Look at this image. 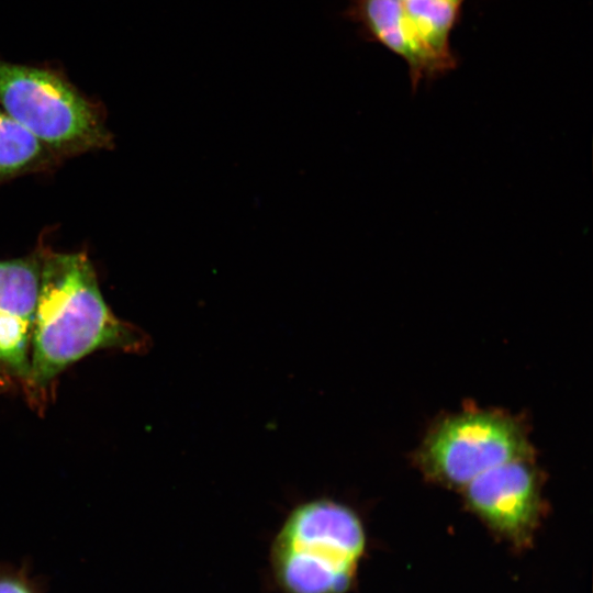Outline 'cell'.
I'll return each mask as SVG.
<instances>
[{"label": "cell", "mask_w": 593, "mask_h": 593, "mask_svg": "<svg viewBox=\"0 0 593 593\" xmlns=\"http://www.w3.org/2000/svg\"><path fill=\"white\" fill-rule=\"evenodd\" d=\"M41 247V282L25 379L34 395L93 351H137L147 344L143 332L112 312L86 253H56Z\"/></svg>", "instance_id": "1"}, {"label": "cell", "mask_w": 593, "mask_h": 593, "mask_svg": "<svg viewBox=\"0 0 593 593\" xmlns=\"http://www.w3.org/2000/svg\"><path fill=\"white\" fill-rule=\"evenodd\" d=\"M366 547L358 515L329 499L294 507L269 550L272 581L281 593H346Z\"/></svg>", "instance_id": "2"}, {"label": "cell", "mask_w": 593, "mask_h": 593, "mask_svg": "<svg viewBox=\"0 0 593 593\" xmlns=\"http://www.w3.org/2000/svg\"><path fill=\"white\" fill-rule=\"evenodd\" d=\"M0 105L59 159L113 146L100 104L54 69L0 59Z\"/></svg>", "instance_id": "3"}, {"label": "cell", "mask_w": 593, "mask_h": 593, "mask_svg": "<svg viewBox=\"0 0 593 593\" xmlns=\"http://www.w3.org/2000/svg\"><path fill=\"white\" fill-rule=\"evenodd\" d=\"M530 447L521 425L499 413L470 412L451 416L425 439L418 461L425 473L451 485L466 486L483 472L518 459Z\"/></svg>", "instance_id": "4"}, {"label": "cell", "mask_w": 593, "mask_h": 593, "mask_svg": "<svg viewBox=\"0 0 593 593\" xmlns=\"http://www.w3.org/2000/svg\"><path fill=\"white\" fill-rule=\"evenodd\" d=\"M465 490L470 507L495 530L517 542L530 536L540 501L537 475L527 459L494 467Z\"/></svg>", "instance_id": "5"}, {"label": "cell", "mask_w": 593, "mask_h": 593, "mask_svg": "<svg viewBox=\"0 0 593 593\" xmlns=\"http://www.w3.org/2000/svg\"><path fill=\"white\" fill-rule=\"evenodd\" d=\"M42 268V247L0 260V376L25 381Z\"/></svg>", "instance_id": "6"}, {"label": "cell", "mask_w": 593, "mask_h": 593, "mask_svg": "<svg viewBox=\"0 0 593 593\" xmlns=\"http://www.w3.org/2000/svg\"><path fill=\"white\" fill-rule=\"evenodd\" d=\"M353 12L376 41L405 60L413 88L455 68L424 43L399 0H354Z\"/></svg>", "instance_id": "7"}, {"label": "cell", "mask_w": 593, "mask_h": 593, "mask_svg": "<svg viewBox=\"0 0 593 593\" xmlns=\"http://www.w3.org/2000/svg\"><path fill=\"white\" fill-rule=\"evenodd\" d=\"M59 158L0 105V183L55 167Z\"/></svg>", "instance_id": "8"}, {"label": "cell", "mask_w": 593, "mask_h": 593, "mask_svg": "<svg viewBox=\"0 0 593 593\" xmlns=\"http://www.w3.org/2000/svg\"><path fill=\"white\" fill-rule=\"evenodd\" d=\"M40 582L24 564L0 563V593H42Z\"/></svg>", "instance_id": "9"}, {"label": "cell", "mask_w": 593, "mask_h": 593, "mask_svg": "<svg viewBox=\"0 0 593 593\" xmlns=\"http://www.w3.org/2000/svg\"><path fill=\"white\" fill-rule=\"evenodd\" d=\"M451 1H455V2L460 3V4L463 2V0H451Z\"/></svg>", "instance_id": "10"}]
</instances>
